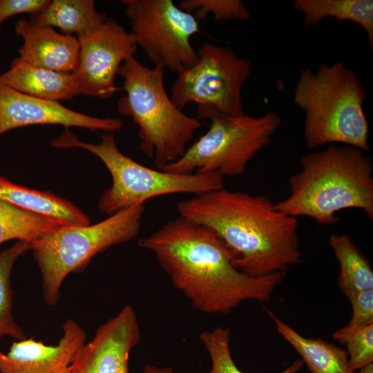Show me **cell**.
Masks as SVG:
<instances>
[{
	"instance_id": "obj_1",
	"label": "cell",
	"mask_w": 373,
	"mask_h": 373,
	"mask_svg": "<svg viewBox=\"0 0 373 373\" xmlns=\"http://www.w3.org/2000/svg\"><path fill=\"white\" fill-rule=\"evenodd\" d=\"M138 245L153 254L193 309L208 314H227L245 300H269L286 273L261 277L242 273L216 233L180 216L141 238Z\"/></svg>"
},
{
	"instance_id": "obj_2",
	"label": "cell",
	"mask_w": 373,
	"mask_h": 373,
	"mask_svg": "<svg viewBox=\"0 0 373 373\" xmlns=\"http://www.w3.org/2000/svg\"><path fill=\"white\" fill-rule=\"evenodd\" d=\"M180 216L211 229L233 256L235 267L252 277L286 272L301 263L296 218L269 198L224 188L177 204Z\"/></svg>"
},
{
	"instance_id": "obj_3",
	"label": "cell",
	"mask_w": 373,
	"mask_h": 373,
	"mask_svg": "<svg viewBox=\"0 0 373 373\" xmlns=\"http://www.w3.org/2000/svg\"><path fill=\"white\" fill-rule=\"evenodd\" d=\"M365 151L330 144L305 155L300 170L289 179L290 193L275 204L285 215L311 218L323 225L336 222V212L361 209L373 218V167Z\"/></svg>"
},
{
	"instance_id": "obj_4",
	"label": "cell",
	"mask_w": 373,
	"mask_h": 373,
	"mask_svg": "<svg viewBox=\"0 0 373 373\" xmlns=\"http://www.w3.org/2000/svg\"><path fill=\"white\" fill-rule=\"evenodd\" d=\"M365 97L362 82L342 61L323 64L315 72L301 70L294 103L304 113L303 135L307 148L341 143L367 151Z\"/></svg>"
},
{
	"instance_id": "obj_5",
	"label": "cell",
	"mask_w": 373,
	"mask_h": 373,
	"mask_svg": "<svg viewBox=\"0 0 373 373\" xmlns=\"http://www.w3.org/2000/svg\"><path fill=\"white\" fill-rule=\"evenodd\" d=\"M165 70L162 65L146 67L133 57L117 73L125 91L118 111L137 126L140 148L159 169L178 160L203 125L173 102L164 87Z\"/></svg>"
},
{
	"instance_id": "obj_6",
	"label": "cell",
	"mask_w": 373,
	"mask_h": 373,
	"mask_svg": "<svg viewBox=\"0 0 373 373\" xmlns=\"http://www.w3.org/2000/svg\"><path fill=\"white\" fill-rule=\"evenodd\" d=\"M100 138L97 144L84 142L66 128L50 144L59 149H83L102 160L111 174L112 184L103 192L97 207L108 216L164 195H197L224 188V177L220 174H181L151 169L122 153L111 133L100 135Z\"/></svg>"
},
{
	"instance_id": "obj_7",
	"label": "cell",
	"mask_w": 373,
	"mask_h": 373,
	"mask_svg": "<svg viewBox=\"0 0 373 373\" xmlns=\"http://www.w3.org/2000/svg\"><path fill=\"white\" fill-rule=\"evenodd\" d=\"M144 204L131 206L94 224L62 227L30 243L42 279L43 296L50 306L60 298L67 276L86 267L112 246L135 238L141 229Z\"/></svg>"
},
{
	"instance_id": "obj_8",
	"label": "cell",
	"mask_w": 373,
	"mask_h": 373,
	"mask_svg": "<svg viewBox=\"0 0 373 373\" xmlns=\"http://www.w3.org/2000/svg\"><path fill=\"white\" fill-rule=\"evenodd\" d=\"M208 130L175 162L160 169L181 173L242 174L249 162L266 146L281 123L276 112L260 117L214 115Z\"/></svg>"
},
{
	"instance_id": "obj_9",
	"label": "cell",
	"mask_w": 373,
	"mask_h": 373,
	"mask_svg": "<svg viewBox=\"0 0 373 373\" xmlns=\"http://www.w3.org/2000/svg\"><path fill=\"white\" fill-rule=\"evenodd\" d=\"M198 59L177 74L170 97L180 109L193 103L198 119L214 115L244 113L242 88L251 75L252 65L231 49L206 42L197 52Z\"/></svg>"
},
{
	"instance_id": "obj_10",
	"label": "cell",
	"mask_w": 373,
	"mask_h": 373,
	"mask_svg": "<svg viewBox=\"0 0 373 373\" xmlns=\"http://www.w3.org/2000/svg\"><path fill=\"white\" fill-rule=\"evenodd\" d=\"M137 46L155 65L173 73L191 67L198 59L191 44L200 32L199 21L172 0H123Z\"/></svg>"
},
{
	"instance_id": "obj_11",
	"label": "cell",
	"mask_w": 373,
	"mask_h": 373,
	"mask_svg": "<svg viewBox=\"0 0 373 373\" xmlns=\"http://www.w3.org/2000/svg\"><path fill=\"white\" fill-rule=\"evenodd\" d=\"M77 38L79 61L72 74L80 93L103 99L111 97L119 89L115 77L119 67L135 57L137 46L133 35L115 20L107 18L96 30Z\"/></svg>"
},
{
	"instance_id": "obj_12",
	"label": "cell",
	"mask_w": 373,
	"mask_h": 373,
	"mask_svg": "<svg viewBox=\"0 0 373 373\" xmlns=\"http://www.w3.org/2000/svg\"><path fill=\"white\" fill-rule=\"evenodd\" d=\"M140 341L135 311L125 305L79 350L70 365V373H129L130 353Z\"/></svg>"
},
{
	"instance_id": "obj_13",
	"label": "cell",
	"mask_w": 373,
	"mask_h": 373,
	"mask_svg": "<svg viewBox=\"0 0 373 373\" xmlns=\"http://www.w3.org/2000/svg\"><path fill=\"white\" fill-rule=\"evenodd\" d=\"M39 124H57L103 131H119L123 122L118 117L102 118L74 111L59 102L22 93L0 80V137L13 128Z\"/></svg>"
},
{
	"instance_id": "obj_14",
	"label": "cell",
	"mask_w": 373,
	"mask_h": 373,
	"mask_svg": "<svg viewBox=\"0 0 373 373\" xmlns=\"http://www.w3.org/2000/svg\"><path fill=\"white\" fill-rule=\"evenodd\" d=\"M58 343L45 345L26 338L15 341L7 352L0 349V373H70V365L86 334L79 324L68 319Z\"/></svg>"
},
{
	"instance_id": "obj_15",
	"label": "cell",
	"mask_w": 373,
	"mask_h": 373,
	"mask_svg": "<svg viewBox=\"0 0 373 373\" xmlns=\"http://www.w3.org/2000/svg\"><path fill=\"white\" fill-rule=\"evenodd\" d=\"M15 32L23 44L19 50L21 59L33 66L53 71L73 73L78 67L80 46L78 38L59 34L51 27L20 19Z\"/></svg>"
},
{
	"instance_id": "obj_16",
	"label": "cell",
	"mask_w": 373,
	"mask_h": 373,
	"mask_svg": "<svg viewBox=\"0 0 373 373\" xmlns=\"http://www.w3.org/2000/svg\"><path fill=\"white\" fill-rule=\"evenodd\" d=\"M0 80L22 93L46 100L59 102L81 94L72 73L37 67L20 57L14 59L10 69L0 74Z\"/></svg>"
},
{
	"instance_id": "obj_17",
	"label": "cell",
	"mask_w": 373,
	"mask_h": 373,
	"mask_svg": "<svg viewBox=\"0 0 373 373\" xmlns=\"http://www.w3.org/2000/svg\"><path fill=\"white\" fill-rule=\"evenodd\" d=\"M0 201L48 218L62 227H80L90 224L89 218L67 200L48 191L17 184L1 175Z\"/></svg>"
},
{
	"instance_id": "obj_18",
	"label": "cell",
	"mask_w": 373,
	"mask_h": 373,
	"mask_svg": "<svg viewBox=\"0 0 373 373\" xmlns=\"http://www.w3.org/2000/svg\"><path fill=\"white\" fill-rule=\"evenodd\" d=\"M266 312L278 333L298 352L311 373H355L345 350L320 338L304 337L272 312Z\"/></svg>"
},
{
	"instance_id": "obj_19",
	"label": "cell",
	"mask_w": 373,
	"mask_h": 373,
	"mask_svg": "<svg viewBox=\"0 0 373 373\" xmlns=\"http://www.w3.org/2000/svg\"><path fill=\"white\" fill-rule=\"evenodd\" d=\"M30 19L35 25L57 27L65 35L80 37L96 30L107 18L96 10L93 0H53Z\"/></svg>"
},
{
	"instance_id": "obj_20",
	"label": "cell",
	"mask_w": 373,
	"mask_h": 373,
	"mask_svg": "<svg viewBox=\"0 0 373 373\" xmlns=\"http://www.w3.org/2000/svg\"><path fill=\"white\" fill-rule=\"evenodd\" d=\"M294 7L303 15L307 27L316 26L325 17L350 21L365 30L373 47V1L372 0H295Z\"/></svg>"
},
{
	"instance_id": "obj_21",
	"label": "cell",
	"mask_w": 373,
	"mask_h": 373,
	"mask_svg": "<svg viewBox=\"0 0 373 373\" xmlns=\"http://www.w3.org/2000/svg\"><path fill=\"white\" fill-rule=\"evenodd\" d=\"M339 263L338 285L348 298L360 291L373 289V271L360 249L345 234L332 235L329 240Z\"/></svg>"
},
{
	"instance_id": "obj_22",
	"label": "cell",
	"mask_w": 373,
	"mask_h": 373,
	"mask_svg": "<svg viewBox=\"0 0 373 373\" xmlns=\"http://www.w3.org/2000/svg\"><path fill=\"white\" fill-rule=\"evenodd\" d=\"M61 227L48 218L0 201V245L11 240L31 243Z\"/></svg>"
},
{
	"instance_id": "obj_23",
	"label": "cell",
	"mask_w": 373,
	"mask_h": 373,
	"mask_svg": "<svg viewBox=\"0 0 373 373\" xmlns=\"http://www.w3.org/2000/svg\"><path fill=\"white\" fill-rule=\"evenodd\" d=\"M30 249V242L19 240L0 252V338L4 336L16 341L26 338L13 314L10 276L17 260Z\"/></svg>"
},
{
	"instance_id": "obj_24",
	"label": "cell",
	"mask_w": 373,
	"mask_h": 373,
	"mask_svg": "<svg viewBox=\"0 0 373 373\" xmlns=\"http://www.w3.org/2000/svg\"><path fill=\"white\" fill-rule=\"evenodd\" d=\"M231 332L228 327H218L201 332L200 339L211 361L209 373H244L235 364L229 343ZM301 359H297L280 373H298L303 367Z\"/></svg>"
},
{
	"instance_id": "obj_25",
	"label": "cell",
	"mask_w": 373,
	"mask_h": 373,
	"mask_svg": "<svg viewBox=\"0 0 373 373\" xmlns=\"http://www.w3.org/2000/svg\"><path fill=\"white\" fill-rule=\"evenodd\" d=\"M335 340L345 344L350 368L359 370L373 362V323L354 329L345 326L335 332Z\"/></svg>"
},
{
	"instance_id": "obj_26",
	"label": "cell",
	"mask_w": 373,
	"mask_h": 373,
	"mask_svg": "<svg viewBox=\"0 0 373 373\" xmlns=\"http://www.w3.org/2000/svg\"><path fill=\"white\" fill-rule=\"evenodd\" d=\"M199 21L211 15L216 21L247 20L251 12L240 0H182L178 4Z\"/></svg>"
},
{
	"instance_id": "obj_27",
	"label": "cell",
	"mask_w": 373,
	"mask_h": 373,
	"mask_svg": "<svg viewBox=\"0 0 373 373\" xmlns=\"http://www.w3.org/2000/svg\"><path fill=\"white\" fill-rule=\"evenodd\" d=\"M352 306V317L345 326L354 329L373 323V289L360 291L348 298Z\"/></svg>"
},
{
	"instance_id": "obj_28",
	"label": "cell",
	"mask_w": 373,
	"mask_h": 373,
	"mask_svg": "<svg viewBox=\"0 0 373 373\" xmlns=\"http://www.w3.org/2000/svg\"><path fill=\"white\" fill-rule=\"evenodd\" d=\"M49 0H0V27L8 18L23 13L34 14L44 7Z\"/></svg>"
},
{
	"instance_id": "obj_29",
	"label": "cell",
	"mask_w": 373,
	"mask_h": 373,
	"mask_svg": "<svg viewBox=\"0 0 373 373\" xmlns=\"http://www.w3.org/2000/svg\"><path fill=\"white\" fill-rule=\"evenodd\" d=\"M142 373H174V371L171 367H159L147 364L144 367Z\"/></svg>"
},
{
	"instance_id": "obj_30",
	"label": "cell",
	"mask_w": 373,
	"mask_h": 373,
	"mask_svg": "<svg viewBox=\"0 0 373 373\" xmlns=\"http://www.w3.org/2000/svg\"><path fill=\"white\" fill-rule=\"evenodd\" d=\"M358 370V373H373V363H370Z\"/></svg>"
}]
</instances>
